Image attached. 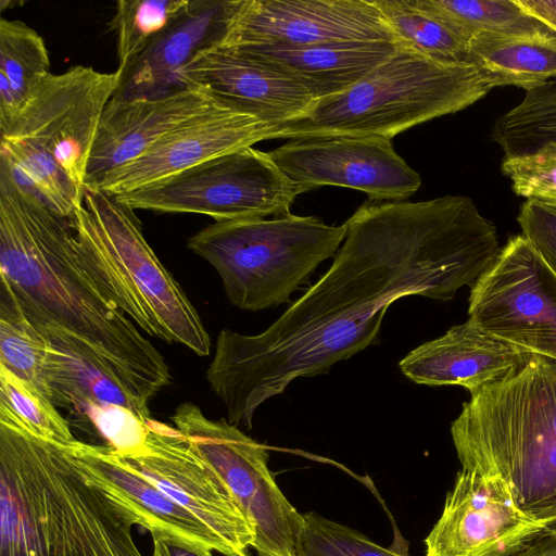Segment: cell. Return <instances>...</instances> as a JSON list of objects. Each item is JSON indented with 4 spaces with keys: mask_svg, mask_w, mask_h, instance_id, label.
Returning <instances> with one entry per match:
<instances>
[{
    "mask_svg": "<svg viewBox=\"0 0 556 556\" xmlns=\"http://www.w3.org/2000/svg\"><path fill=\"white\" fill-rule=\"evenodd\" d=\"M507 556H556V527L548 528L523 547Z\"/></svg>",
    "mask_w": 556,
    "mask_h": 556,
    "instance_id": "37",
    "label": "cell"
},
{
    "mask_svg": "<svg viewBox=\"0 0 556 556\" xmlns=\"http://www.w3.org/2000/svg\"><path fill=\"white\" fill-rule=\"evenodd\" d=\"M223 104L201 88L187 86L157 97L112 98L94 139L86 189L113 169L135 160L162 137Z\"/></svg>",
    "mask_w": 556,
    "mask_h": 556,
    "instance_id": "18",
    "label": "cell"
},
{
    "mask_svg": "<svg viewBox=\"0 0 556 556\" xmlns=\"http://www.w3.org/2000/svg\"><path fill=\"white\" fill-rule=\"evenodd\" d=\"M21 305L50 343L46 379L48 396L56 407L70 409L83 422L90 405L123 406L144 421L151 418L149 406L141 404L87 344Z\"/></svg>",
    "mask_w": 556,
    "mask_h": 556,
    "instance_id": "20",
    "label": "cell"
},
{
    "mask_svg": "<svg viewBox=\"0 0 556 556\" xmlns=\"http://www.w3.org/2000/svg\"><path fill=\"white\" fill-rule=\"evenodd\" d=\"M170 419L230 488L254 527L256 556H295L303 514L278 486L267 448L228 420L207 418L193 403L180 404Z\"/></svg>",
    "mask_w": 556,
    "mask_h": 556,
    "instance_id": "10",
    "label": "cell"
},
{
    "mask_svg": "<svg viewBox=\"0 0 556 556\" xmlns=\"http://www.w3.org/2000/svg\"><path fill=\"white\" fill-rule=\"evenodd\" d=\"M147 426L143 451L123 458L201 520L225 544L229 556H251L254 527L222 476L176 428L151 418Z\"/></svg>",
    "mask_w": 556,
    "mask_h": 556,
    "instance_id": "13",
    "label": "cell"
},
{
    "mask_svg": "<svg viewBox=\"0 0 556 556\" xmlns=\"http://www.w3.org/2000/svg\"><path fill=\"white\" fill-rule=\"evenodd\" d=\"M309 190L291 180L268 152L245 147L114 198L134 211L202 214L218 222L288 215L295 198Z\"/></svg>",
    "mask_w": 556,
    "mask_h": 556,
    "instance_id": "9",
    "label": "cell"
},
{
    "mask_svg": "<svg viewBox=\"0 0 556 556\" xmlns=\"http://www.w3.org/2000/svg\"><path fill=\"white\" fill-rule=\"evenodd\" d=\"M225 0L192 1L190 10L159 37L123 76L117 99L157 97L181 89L178 72L203 47L217 41Z\"/></svg>",
    "mask_w": 556,
    "mask_h": 556,
    "instance_id": "23",
    "label": "cell"
},
{
    "mask_svg": "<svg viewBox=\"0 0 556 556\" xmlns=\"http://www.w3.org/2000/svg\"><path fill=\"white\" fill-rule=\"evenodd\" d=\"M345 223L328 270L267 329L219 332L206 379L230 424L252 429L257 408L292 381L327 374L376 343L393 302L452 300L502 250L493 223L463 195L368 200Z\"/></svg>",
    "mask_w": 556,
    "mask_h": 556,
    "instance_id": "1",
    "label": "cell"
},
{
    "mask_svg": "<svg viewBox=\"0 0 556 556\" xmlns=\"http://www.w3.org/2000/svg\"><path fill=\"white\" fill-rule=\"evenodd\" d=\"M0 401L37 435L64 447L75 439L70 422L38 388L0 365Z\"/></svg>",
    "mask_w": 556,
    "mask_h": 556,
    "instance_id": "31",
    "label": "cell"
},
{
    "mask_svg": "<svg viewBox=\"0 0 556 556\" xmlns=\"http://www.w3.org/2000/svg\"><path fill=\"white\" fill-rule=\"evenodd\" d=\"M346 223L326 225L316 216L218 220L188 239V249L218 273L228 300L244 311L290 302L317 266L334 256Z\"/></svg>",
    "mask_w": 556,
    "mask_h": 556,
    "instance_id": "8",
    "label": "cell"
},
{
    "mask_svg": "<svg viewBox=\"0 0 556 556\" xmlns=\"http://www.w3.org/2000/svg\"><path fill=\"white\" fill-rule=\"evenodd\" d=\"M84 422L91 425L106 445L122 457L141 453L148 438L147 421L131 409L117 405H90Z\"/></svg>",
    "mask_w": 556,
    "mask_h": 556,
    "instance_id": "34",
    "label": "cell"
},
{
    "mask_svg": "<svg viewBox=\"0 0 556 556\" xmlns=\"http://www.w3.org/2000/svg\"><path fill=\"white\" fill-rule=\"evenodd\" d=\"M51 74L43 38L17 20L0 21V125L15 117Z\"/></svg>",
    "mask_w": 556,
    "mask_h": 556,
    "instance_id": "25",
    "label": "cell"
},
{
    "mask_svg": "<svg viewBox=\"0 0 556 556\" xmlns=\"http://www.w3.org/2000/svg\"><path fill=\"white\" fill-rule=\"evenodd\" d=\"M451 434L462 468L502 479L523 514L556 527V361L534 354L471 391Z\"/></svg>",
    "mask_w": 556,
    "mask_h": 556,
    "instance_id": "4",
    "label": "cell"
},
{
    "mask_svg": "<svg viewBox=\"0 0 556 556\" xmlns=\"http://www.w3.org/2000/svg\"><path fill=\"white\" fill-rule=\"evenodd\" d=\"M490 90L473 65L442 63L399 42L386 61L351 88L315 101L302 117L270 130L267 140L330 136L392 139L410 127L458 112Z\"/></svg>",
    "mask_w": 556,
    "mask_h": 556,
    "instance_id": "6",
    "label": "cell"
},
{
    "mask_svg": "<svg viewBox=\"0 0 556 556\" xmlns=\"http://www.w3.org/2000/svg\"><path fill=\"white\" fill-rule=\"evenodd\" d=\"M0 276L20 302L87 344L149 406L167 363L86 266L70 218L0 166Z\"/></svg>",
    "mask_w": 556,
    "mask_h": 556,
    "instance_id": "2",
    "label": "cell"
},
{
    "mask_svg": "<svg viewBox=\"0 0 556 556\" xmlns=\"http://www.w3.org/2000/svg\"><path fill=\"white\" fill-rule=\"evenodd\" d=\"M469 62L492 89L525 90L556 79V31L539 36L477 33L469 41Z\"/></svg>",
    "mask_w": 556,
    "mask_h": 556,
    "instance_id": "24",
    "label": "cell"
},
{
    "mask_svg": "<svg viewBox=\"0 0 556 556\" xmlns=\"http://www.w3.org/2000/svg\"><path fill=\"white\" fill-rule=\"evenodd\" d=\"M188 0H121L111 28L116 35L117 70L124 76L148 48L191 8Z\"/></svg>",
    "mask_w": 556,
    "mask_h": 556,
    "instance_id": "29",
    "label": "cell"
},
{
    "mask_svg": "<svg viewBox=\"0 0 556 556\" xmlns=\"http://www.w3.org/2000/svg\"><path fill=\"white\" fill-rule=\"evenodd\" d=\"M468 315L484 333L556 361V274L522 235L471 286Z\"/></svg>",
    "mask_w": 556,
    "mask_h": 556,
    "instance_id": "11",
    "label": "cell"
},
{
    "mask_svg": "<svg viewBox=\"0 0 556 556\" xmlns=\"http://www.w3.org/2000/svg\"><path fill=\"white\" fill-rule=\"evenodd\" d=\"M152 556H214L213 551L186 542L168 533L151 530Z\"/></svg>",
    "mask_w": 556,
    "mask_h": 556,
    "instance_id": "36",
    "label": "cell"
},
{
    "mask_svg": "<svg viewBox=\"0 0 556 556\" xmlns=\"http://www.w3.org/2000/svg\"><path fill=\"white\" fill-rule=\"evenodd\" d=\"M469 39L477 33L539 36L555 33L516 0H417Z\"/></svg>",
    "mask_w": 556,
    "mask_h": 556,
    "instance_id": "28",
    "label": "cell"
},
{
    "mask_svg": "<svg viewBox=\"0 0 556 556\" xmlns=\"http://www.w3.org/2000/svg\"><path fill=\"white\" fill-rule=\"evenodd\" d=\"M118 71L72 66L49 74L23 110L0 125V166L60 216L84 205L102 114L122 83Z\"/></svg>",
    "mask_w": 556,
    "mask_h": 556,
    "instance_id": "5",
    "label": "cell"
},
{
    "mask_svg": "<svg viewBox=\"0 0 556 556\" xmlns=\"http://www.w3.org/2000/svg\"><path fill=\"white\" fill-rule=\"evenodd\" d=\"M177 79L181 87L201 88L224 105L268 124L271 130L302 117L316 101L295 79L216 43L201 48Z\"/></svg>",
    "mask_w": 556,
    "mask_h": 556,
    "instance_id": "17",
    "label": "cell"
},
{
    "mask_svg": "<svg viewBox=\"0 0 556 556\" xmlns=\"http://www.w3.org/2000/svg\"><path fill=\"white\" fill-rule=\"evenodd\" d=\"M397 42L374 0H225L214 43L311 46L328 42Z\"/></svg>",
    "mask_w": 556,
    "mask_h": 556,
    "instance_id": "12",
    "label": "cell"
},
{
    "mask_svg": "<svg viewBox=\"0 0 556 556\" xmlns=\"http://www.w3.org/2000/svg\"><path fill=\"white\" fill-rule=\"evenodd\" d=\"M548 528L528 517L508 485L462 468L426 536V556H507Z\"/></svg>",
    "mask_w": 556,
    "mask_h": 556,
    "instance_id": "15",
    "label": "cell"
},
{
    "mask_svg": "<svg viewBox=\"0 0 556 556\" xmlns=\"http://www.w3.org/2000/svg\"><path fill=\"white\" fill-rule=\"evenodd\" d=\"M138 514L0 401V556H144Z\"/></svg>",
    "mask_w": 556,
    "mask_h": 556,
    "instance_id": "3",
    "label": "cell"
},
{
    "mask_svg": "<svg viewBox=\"0 0 556 556\" xmlns=\"http://www.w3.org/2000/svg\"><path fill=\"white\" fill-rule=\"evenodd\" d=\"M517 220L522 236L556 274V206L527 200Z\"/></svg>",
    "mask_w": 556,
    "mask_h": 556,
    "instance_id": "35",
    "label": "cell"
},
{
    "mask_svg": "<svg viewBox=\"0 0 556 556\" xmlns=\"http://www.w3.org/2000/svg\"><path fill=\"white\" fill-rule=\"evenodd\" d=\"M528 13L556 31V0H516Z\"/></svg>",
    "mask_w": 556,
    "mask_h": 556,
    "instance_id": "38",
    "label": "cell"
},
{
    "mask_svg": "<svg viewBox=\"0 0 556 556\" xmlns=\"http://www.w3.org/2000/svg\"><path fill=\"white\" fill-rule=\"evenodd\" d=\"M70 222L86 266L138 328L208 355L211 338L199 313L146 240L132 208L86 189Z\"/></svg>",
    "mask_w": 556,
    "mask_h": 556,
    "instance_id": "7",
    "label": "cell"
},
{
    "mask_svg": "<svg viewBox=\"0 0 556 556\" xmlns=\"http://www.w3.org/2000/svg\"><path fill=\"white\" fill-rule=\"evenodd\" d=\"M502 172L517 195L556 206V143L526 155L504 157Z\"/></svg>",
    "mask_w": 556,
    "mask_h": 556,
    "instance_id": "33",
    "label": "cell"
},
{
    "mask_svg": "<svg viewBox=\"0 0 556 556\" xmlns=\"http://www.w3.org/2000/svg\"><path fill=\"white\" fill-rule=\"evenodd\" d=\"M138 514L142 528L229 556L225 544L194 515L175 503L108 445L77 440L67 447Z\"/></svg>",
    "mask_w": 556,
    "mask_h": 556,
    "instance_id": "22",
    "label": "cell"
},
{
    "mask_svg": "<svg viewBox=\"0 0 556 556\" xmlns=\"http://www.w3.org/2000/svg\"><path fill=\"white\" fill-rule=\"evenodd\" d=\"M397 45L399 42L388 41H352L233 49L295 79L317 101L351 88L386 61L396 50Z\"/></svg>",
    "mask_w": 556,
    "mask_h": 556,
    "instance_id": "21",
    "label": "cell"
},
{
    "mask_svg": "<svg viewBox=\"0 0 556 556\" xmlns=\"http://www.w3.org/2000/svg\"><path fill=\"white\" fill-rule=\"evenodd\" d=\"M268 154L291 180L312 189L339 186L363 191L372 201H404L421 185L420 175L383 137L293 139Z\"/></svg>",
    "mask_w": 556,
    "mask_h": 556,
    "instance_id": "14",
    "label": "cell"
},
{
    "mask_svg": "<svg viewBox=\"0 0 556 556\" xmlns=\"http://www.w3.org/2000/svg\"><path fill=\"white\" fill-rule=\"evenodd\" d=\"M493 139L505 157L556 143V79L527 89L523 99L496 121Z\"/></svg>",
    "mask_w": 556,
    "mask_h": 556,
    "instance_id": "30",
    "label": "cell"
},
{
    "mask_svg": "<svg viewBox=\"0 0 556 556\" xmlns=\"http://www.w3.org/2000/svg\"><path fill=\"white\" fill-rule=\"evenodd\" d=\"M399 42L442 63L470 64V39L417 0H374ZM471 65V64H470Z\"/></svg>",
    "mask_w": 556,
    "mask_h": 556,
    "instance_id": "26",
    "label": "cell"
},
{
    "mask_svg": "<svg viewBox=\"0 0 556 556\" xmlns=\"http://www.w3.org/2000/svg\"><path fill=\"white\" fill-rule=\"evenodd\" d=\"M0 281V365L48 396L50 343L26 315L9 282L1 276Z\"/></svg>",
    "mask_w": 556,
    "mask_h": 556,
    "instance_id": "27",
    "label": "cell"
},
{
    "mask_svg": "<svg viewBox=\"0 0 556 556\" xmlns=\"http://www.w3.org/2000/svg\"><path fill=\"white\" fill-rule=\"evenodd\" d=\"M271 127L224 104L188 121L93 189L116 197L160 184L205 162L267 140Z\"/></svg>",
    "mask_w": 556,
    "mask_h": 556,
    "instance_id": "16",
    "label": "cell"
},
{
    "mask_svg": "<svg viewBox=\"0 0 556 556\" xmlns=\"http://www.w3.org/2000/svg\"><path fill=\"white\" fill-rule=\"evenodd\" d=\"M295 556H409L383 547L359 531L314 511L303 514Z\"/></svg>",
    "mask_w": 556,
    "mask_h": 556,
    "instance_id": "32",
    "label": "cell"
},
{
    "mask_svg": "<svg viewBox=\"0 0 556 556\" xmlns=\"http://www.w3.org/2000/svg\"><path fill=\"white\" fill-rule=\"evenodd\" d=\"M533 355L467 320L410 351L400 368L415 383L460 386L471 392L520 369Z\"/></svg>",
    "mask_w": 556,
    "mask_h": 556,
    "instance_id": "19",
    "label": "cell"
}]
</instances>
